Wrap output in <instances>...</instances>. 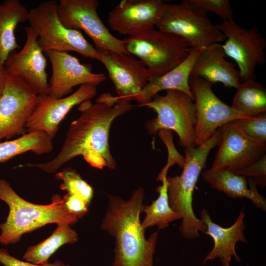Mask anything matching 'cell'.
<instances>
[{"label":"cell","mask_w":266,"mask_h":266,"mask_svg":"<svg viewBox=\"0 0 266 266\" xmlns=\"http://www.w3.org/2000/svg\"><path fill=\"white\" fill-rule=\"evenodd\" d=\"M222 129L219 128L206 142L195 147L184 149L185 163L180 175L167 176V195L171 208L181 214L179 231L187 239H196L200 232L207 231L205 224L196 217L192 206L196 184L202 170L206 168V162L210 151L220 143Z\"/></svg>","instance_id":"3"},{"label":"cell","mask_w":266,"mask_h":266,"mask_svg":"<svg viewBox=\"0 0 266 266\" xmlns=\"http://www.w3.org/2000/svg\"><path fill=\"white\" fill-rule=\"evenodd\" d=\"M156 27L184 39L192 49H203L220 43L225 35L213 25L207 14L189 3L186 0L179 4H166Z\"/></svg>","instance_id":"8"},{"label":"cell","mask_w":266,"mask_h":266,"mask_svg":"<svg viewBox=\"0 0 266 266\" xmlns=\"http://www.w3.org/2000/svg\"><path fill=\"white\" fill-rule=\"evenodd\" d=\"M233 172L246 177H252L257 186L265 188L266 186V155L250 166Z\"/></svg>","instance_id":"32"},{"label":"cell","mask_w":266,"mask_h":266,"mask_svg":"<svg viewBox=\"0 0 266 266\" xmlns=\"http://www.w3.org/2000/svg\"><path fill=\"white\" fill-rule=\"evenodd\" d=\"M54 0L41 2L29 10V27L35 33L37 42L45 55L49 52L74 51L99 61L100 53L80 31L66 28L58 11Z\"/></svg>","instance_id":"5"},{"label":"cell","mask_w":266,"mask_h":266,"mask_svg":"<svg viewBox=\"0 0 266 266\" xmlns=\"http://www.w3.org/2000/svg\"><path fill=\"white\" fill-rule=\"evenodd\" d=\"M45 55L52 66L48 95L53 98L71 94L76 86L85 84L98 86L106 79L104 74L93 72L90 65L81 64L67 52L51 51Z\"/></svg>","instance_id":"16"},{"label":"cell","mask_w":266,"mask_h":266,"mask_svg":"<svg viewBox=\"0 0 266 266\" xmlns=\"http://www.w3.org/2000/svg\"><path fill=\"white\" fill-rule=\"evenodd\" d=\"M122 41L127 52L142 61L152 77L161 76L178 66L192 49L183 38L155 28Z\"/></svg>","instance_id":"6"},{"label":"cell","mask_w":266,"mask_h":266,"mask_svg":"<svg viewBox=\"0 0 266 266\" xmlns=\"http://www.w3.org/2000/svg\"><path fill=\"white\" fill-rule=\"evenodd\" d=\"M157 94L148 102L139 105L153 110L157 116L147 121L148 133L155 135L161 130L173 131L179 137V145L184 149L195 147L196 110L194 100L177 90Z\"/></svg>","instance_id":"7"},{"label":"cell","mask_w":266,"mask_h":266,"mask_svg":"<svg viewBox=\"0 0 266 266\" xmlns=\"http://www.w3.org/2000/svg\"><path fill=\"white\" fill-rule=\"evenodd\" d=\"M221 127L222 137L211 168L235 172L266 155V144H258L246 139L229 123Z\"/></svg>","instance_id":"18"},{"label":"cell","mask_w":266,"mask_h":266,"mask_svg":"<svg viewBox=\"0 0 266 266\" xmlns=\"http://www.w3.org/2000/svg\"><path fill=\"white\" fill-rule=\"evenodd\" d=\"M228 123L246 139L258 144H266V113L236 119Z\"/></svg>","instance_id":"28"},{"label":"cell","mask_w":266,"mask_h":266,"mask_svg":"<svg viewBox=\"0 0 266 266\" xmlns=\"http://www.w3.org/2000/svg\"><path fill=\"white\" fill-rule=\"evenodd\" d=\"M166 4L162 0H123L109 13L107 23L120 34L134 35L155 28Z\"/></svg>","instance_id":"15"},{"label":"cell","mask_w":266,"mask_h":266,"mask_svg":"<svg viewBox=\"0 0 266 266\" xmlns=\"http://www.w3.org/2000/svg\"><path fill=\"white\" fill-rule=\"evenodd\" d=\"M214 84L199 76H190L189 86L196 110L195 145L206 142L224 125L249 117L221 100L213 92Z\"/></svg>","instance_id":"10"},{"label":"cell","mask_w":266,"mask_h":266,"mask_svg":"<svg viewBox=\"0 0 266 266\" xmlns=\"http://www.w3.org/2000/svg\"><path fill=\"white\" fill-rule=\"evenodd\" d=\"M100 62L118 95L117 100L129 99L140 92L152 76L144 64L132 55L98 51Z\"/></svg>","instance_id":"17"},{"label":"cell","mask_w":266,"mask_h":266,"mask_svg":"<svg viewBox=\"0 0 266 266\" xmlns=\"http://www.w3.org/2000/svg\"><path fill=\"white\" fill-rule=\"evenodd\" d=\"M225 36L221 44L226 56L236 63L241 83L255 80L256 69L266 62V40L256 26L245 29L233 19L215 25Z\"/></svg>","instance_id":"9"},{"label":"cell","mask_w":266,"mask_h":266,"mask_svg":"<svg viewBox=\"0 0 266 266\" xmlns=\"http://www.w3.org/2000/svg\"><path fill=\"white\" fill-rule=\"evenodd\" d=\"M29 10L19 0L0 2V66L4 64L9 54L20 46L15 30L19 24L27 21Z\"/></svg>","instance_id":"23"},{"label":"cell","mask_w":266,"mask_h":266,"mask_svg":"<svg viewBox=\"0 0 266 266\" xmlns=\"http://www.w3.org/2000/svg\"><path fill=\"white\" fill-rule=\"evenodd\" d=\"M116 100L110 94L103 93L95 103L88 100L80 104L78 108L80 114L70 123L58 153L48 162L28 163L18 167H36L54 173L66 163L81 156L95 168L115 169L117 164L108 142L110 127L116 118L133 108L128 100Z\"/></svg>","instance_id":"1"},{"label":"cell","mask_w":266,"mask_h":266,"mask_svg":"<svg viewBox=\"0 0 266 266\" xmlns=\"http://www.w3.org/2000/svg\"><path fill=\"white\" fill-rule=\"evenodd\" d=\"M26 40L19 51L14 50L4 64L6 74L20 78L38 95H48L49 84L46 72L47 59L29 26L25 28Z\"/></svg>","instance_id":"13"},{"label":"cell","mask_w":266,"mask_h":266,"mask_svg":"<svg viewBox=\"0 0 266 266\" xmlns=\"http://www.w3.org/2000/svg\"><path fill=\"white\" fill-rule=\"evenodd\" d=\"M191 5L207 14L213 12L223 21L233 19V12L229 0H186Z\"/></svg>","instance_id":"31"},{"label":"cell","mask_w":266,"mask_h":266,"mask_svg":"<svg viewBox=\"0 0 266 266\" xmlns=\"http://www.w3.org/2000/svg\"><path fill=\"white\" fill-rule=\"evenodd\" d=\"M63 198L66 209L78 219L87 213L89 204L81 198L75 195L66 194Z\"/></svg>","instance_id":"33"},{"label":"cell","mask_w":266,"mask_h":266,"mask_svg":"<svg viewBox=\"0 0 266 266\" xmlns=\"http://www.w3.org/2000/svg\"><path fill=\"white\" fill-rule=\"evenodd\" d=\"M0 264L2 266H70L60 260L44 265L33 264L17 259L11 255L7 249L1 248H0Z\"/></svg>","instance_id":"34"},{"label":"cell","mask_w":266,"mask_h":266,"mask_svg":"<svg viewBox=\"0 0 266 266\" xmlns=\"http://www.w3.org/2000/svg\"><path fill=\"white\" fill-rule=\"evenodd\" d=\"M166 177L163 179L162 185L156 188V191L159 193L158 198L151 204L144 206L143 212L145 215L141 225L145 231L149 227L155 226L159 230L165 229L171 222L181 219V214L173 211L170 207Z\"/></svg>","instance_id":"26"},{"label":"cell","mask_w":266,"mask_h":266,"mask_svg":"<svg viewBox=\"0 0 266 266\" xmlns=\"http://www.w3.org/2000/svg\"><path fill=\"white\" fill-rule=\"evenodd\" d=\"M78 240L77 232L70 225L59 223L50 236L41 242L29 247L22 258L25 261L37 265L46 264L59 248L65 244H74Z\"/></svg>","instance_id":"24"},{"label":"cell","mask_w":266,"mask_h":266,"mask_svg":"<svg viewBox=\"0 0 266 266\" xmlns=\"http://www.w3.org/2000/svg\"><path fill=\"white\" fill-rule=\"evenodd\" d=\"M37 99L38 95L26 83L6 74L0 97V142L27 133L26 125Z\"/></svg>","instance_id":"12"},{"label":"cell","mask_w":266,"mask_h":266,"mask_svg":"<svg viewBox=\"0 0 266 266\" xmlns=\"http://www.w3.org/2000/svg\"><path fill=\"white\" fill-rule=\"evenodd\" d=\"M226 58L220 43L202 49L194 64L191 76L200 77L213 84L221 83L226 88L237 89L241 83L239 71Z\"/></svg>","instance_id":"20"},{"label":"cell","mask_w":266,"mask_h":266,"mask_svg":"<svg viewBox=\"0 0 266 266\" xmlns=\"http://www.w3.org/2000/svg\"><path fill=\"white\" fill-rule=\"evenodd\" d=\"M202 49H192L180 64L165 74L152 77L145 87L129 100H134L138 106L150 101L160 91L168 90L183 92L194 100L189 86V79L194 64Z\"/></svg>","instance_id":"21"},{"label":"cell","mask_w":266,"mask_h":266,"mask_svg":"<svg viewBox=\"0 0 266 266\" xmlns=\"http://www.w3.org/2000/svg\"><path fill=\"white\" fill-rule=\"evenodd\" d=\"M99 5L97 0H60L58 14L66 28L83 31L98 51L128 54L122 40L112 35L100 19Z\"/></svg>","instance_id":"11"},{"label":"cell","mask_w":266,"mask_h":266,"mask_svg":"<svg viewBox=\"0 0 266 266\" xmlns=\"http://www.w3.org/2000/svg\"><path fill=\"white\" fill-rule=\"evenodd\" d=\"M6 78V74L4 66H0V97L3 91L5 81Z\"/></svg>","instance_id":"35"},{"label":"cell","mask_w":266,"mask_h":266,"mask_svg":"<svg viewBox=\"0 0 266 266\" xmlns=\"http://www.w3.org/2000/svg\"><path fill=\"white\" fill-rule=\"evenodd\" d=\"M97 91V85L85 84L63 98L38 95L36 106L26 125L27 133L42 132L53 138L60 123L70 110L75 106L91 100L96 96Z\"/></svg>","instance_id":"14"},{"label":"cell","mask_w":266,"mask_h":266,"mask_svg":"<svg viewBox=\"0 0 266 266\" xmlns=\"http://www.w3.org/2000/svg\"><path fill=\"white\" fill-rule=\"evenodd\" d=\"M52 139L44 133L33 132L13 140L0 142V163L29 151L38 155L49 153L54 148Z\"/></svg>","instance_id":"25"},{"label":"cell","mask_w":266,"mask_h":266,"mask_svg":"<svg viewBox=\"0 0 266 266\" xmlns=\"http://www.w3.org/2000/svg\"><path fill=\"white\" fill-rule=\"evenodd\" d=\"M200 215L201 220L207 227L205 233L212 238L214 243L212 249L204 259L203 264L205 265L207 262L218 259L222 266H230L233 257L237 262H240L241 259L235 248L238 242H247L244 233L246 226L244 208L241 210L235 222L228 228H223L214 223L205 208L202 210Z\"/></svg>","instance_id":"19"},{"label":"cell","mask_w":266,"mask_h":266,"mask_svg":"<svg viewBox=\"0 0 266 266\" xmlns=\"http://www.w3.org/2000/svg\"><path fill=\"white\" fill-rule=\"evenodd\" d=\"M202 177L212 188L229 197L247 198L256 208L266 211V198L259 193L253 178H246L226 169L212 168L204 170Z\"/></svg>","instance_id":"22"},{"label":"cell","mask_w":266,"mask_h":266,"mask_svg":"<svg viewBox=\"0 0 266 266\" xmlns=\"http://www.w3.org/2000/svg\"><path fill=\"white\" fill-rule=\"evenodd\" d=\"M0 200L9 207L5 222L0 224V244L18 242L23 234L52 223L74 224L78 218L66 209L63 197L55 194L50 204L40 205L23 199L4 179H0Z\"/></svg>","instance_id":"4"},{"label":"cell","mask_w":266,"mask_h":266,"mask_svg":"<svg viewBox=\"0 0 266 266\" xmlns=\"http://www.w3.org/2000/svg\"><path fill=\"white\" fill-rule=\"evenodd\" d=\"M231 106L249 117L266 113V89L255 80L241 83Z\"/></svg>","instance_id":"27"},{"label":"cell","mask_w":266,"mask_h":266,"mask_svg":"<svg viewBox=\"0 0 266 266\" xmlns=\"http://www.w3.org/2000/svg\"><path fill=\"white\" fill-rule=\"evenodd\" d=\"M55 177L63 181L60 185L61 190L67 194L76 195L90 204L93 197V188L75 169L66 168L56 173Z\"/></svg>","instance_id":"29"},{"label":"cell","mask_w":266,"mask_h":266,"mask_svg":"<svg viewBox=\"0 0 266 266\" xmlns=\"http://www.w3.org/2000/svg\"><path fill=\"white\" fill-rule=\"evenodd\" d=\"M158 134L162 141L166 146L168 151L167 161L166 166L158 174L157 180L162 181L166 177L167 172L169 167L177 164L180 168H183L185 163V158L177 150L173 142V136L171 131L161 130Z\"/></svg>","instance_id":"30"},{"label":"cell","mask_w":266,"mask_h":266,"mask_svg":"<svg viewBox=\"0 0 266 266\" xmlns=\"http://www.w3.org/2000/svg\"><path fill=\"white\" fill-rule=\"evenodd\" d=\"M144 197V190L141 187L135 189L128 200L109 197L101 228L115 239L112 266H153L159 233L145 238L140 220Z\"/></svg>","instance_id":"2"}]
</instances>
